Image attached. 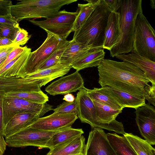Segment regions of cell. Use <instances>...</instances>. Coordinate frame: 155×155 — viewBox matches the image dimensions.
Instances as JSON below:
<instances>
[{
	"label": "cell",
	"mask_w": 155,
	"mask_h": 155,
	"mask_svg": "<svg viewBox=\"0 0 155 155\" xmlns=\"http://www.w3.org/2000/svg\"><path fill=\"white\" fill-rule=\"evenodd\" d=\"M75 101L77 105V116L82 123L89 124L92 128L105 129L111 131L108 127L98 121L94 103L85 87L79 90Z\"/></svg>",
	"instance_id": "cell-10"
},
{
	"label": "cell",
	"mask_w": 155,
	"mask_h": 155,
	"mask_svg": "<svg viewBox=\"0 0 155 155\" xmlns=\"http://www.w3.org/2000/svg\"><path fill=\"white\" fill-rule=\"evenodd\" d=\"M18 28L0 25V31L2 36L12 41L14 40L15 38Z\"/></svg>",
	"instance_id": "cell-34"
},
{
	"label": "cell",
	"mask_w": 155,
	"mask_h": 155,
	"mask_svg": "<svg viewBox=\"0 0 155 155\" xmlns=\"http://www.w3.org/2000/svg\"><path fill=\"white\" fill-rule=\"evenodd\" d=\"M103 48H96L88 51L71 65L72 68L79 71L86 68L97 66L104 58Z\"/></svg>",
	"instance_id": "cell-21"
},
{
	"label": "cell",
	"mask_w": 155,
	"mask_h": 155,
	"mask_svg": "<svg viewBox=\"0 0 155 155\" xmlns=\"http://www.w3.org/2000/svg\"><path fill=\"white\" fill-rule=\"evenodd\" d=\"M98 89L123 108L127 107L136 109L146 104L144 97L134 95L108 86L102 87Z\"/></svg>",
	"instance_id": "cell-14"
},
{
	"label": "cell",
	"mask_w": 155,
	"mask_h": 155,
	"mask_svg": "<svg viewBox=\"0 0 155 155\" xmlns=\"http://www.w3.org/2000/svg\"><path fill=\"white\" fill-rule=\"evenodd\" d=\"M78 14L75 12L59 11L54 15L41 21L28 19L32 24L58 37L61 40H66L69 34L73 31L74 24Z\"/></svg>",
	"instance_id": "cell-6"
},
{
	"label": "cell",
	"mask_w": 155,
	"mask_h": 155,
	"mask_svg": "<svg viewBox=\"0 0 155 155\" xmlns=\"http://www.w3.org/2000/svg\"><path fill=\"white\" fill-rule=\"evenodd\" d=\"M86 4H78V14L76 18L73 31L79 29L83 25L91 13L100 3L101 0H87Z\"/></svg>",
	"instance_id": "cell-26"
},
{
	"label": "cell",
	"mask_w": 155,
	"mask_h": 155,
	"mask_svg": "<svg viewBox=\"0 0 155 155\" xmlns=\"http://www.w3.org/2000/svg\"><path fill=\"white\" fill-rule=\"evenodd\" d=\"M120 36L119 13L112 12L108 19L103 48L110 51L117 42Z\"/></svg>",
	"instance_id": "cell-19"
},
{
	"label": "cell",
	"mask_w": 155,
	"mask_h": 155,
	"mask_svg": "<svg viewBox=\"0 0 155 155\" xmlns=\"http://www.w3.org/2000/svg\"><path fill=\"white\" fill-rule=\"evenodd\" d=\"M77 0H24L11 7L12 16L18 22L25 19L52 17L61 8Z\"/></svg>",
	"instance_id": "cell-4"
},
{
	"label": "cell",
	"mask_w": 155,
	"mask_h": 155,
	"mask_svg": "<svg viewBox=\"0 0 155 155\" xmlns=\"http://www.w3.org/2000/svg\"><path fill=\"white\" fill-rule=\"evenodd\" d=\"M28 48L27 46H18L15 48L6 57L5 60L0 65V69L24 52Z\"/></svg>",
	"instance_id": "cell-33"
},
{
	"label": "cell",
	"mask_w": 155,
	"mask_h": 155,
	"mask_svg": "<svg viewBox=\"0 0 155 155\" xmlns=\"http://www.w3.org/2000/svg\"><path fill=\"white\" fill-rule=\"evenodd\" d=\"M3 121L5 127L9 120L18 113L28 112L21 104L19 98L3 96L2 101Z\"/></svg>",
	"instance_id": "cell-25"
},
{
	"label": "cell",
	"mask_w": 155,
	"mask_h": 155,
	"mask_svg": "<svg viewBox=\"0 0 155 155\" xmlns=\"http://www.w3.org/2000/svg\"><path fill=\"white\" fill-rule=\"evenodd\" d=\"M57 131H46L28 127L5 138V141L9 147L33 146L46 148L47 142Z\"/></svg>",
	"instance_id": "cell-7"
},
{
	"label": "cell",
	"mask_w": 155,
	"mask_h": 155,
	"mask_svg": "<svg viewBox=\"0 0 155 155\" xmlns=\"http://www.w3.org/2000/svg\"><path fill=\"white\" fill-rule=\"evenodd\" d=\"M0 36L2 37V34H1V32L0 31Z\"/></svg>",
	"instance_id": "cell-46"
},
{
	"label": "cell",
	"mask_w": 155,
	"mask_h": 155,
	"mask_svg": "<svg viewBox=\"0 0 155 155\" xmlns=\"http://www.w3.org/2000/svg\"><path fill=\"white\" fill-rule=\"evenodd\" d=\"M86 89L91 100L115 109L122 110L124 108L112 98L101 92L98 88L94 87L90 89L86 88Z\"/></svg>",
	"instance_id": "cell-29"
},
{
	"label": "cell",
	"mask_w": 155,
	"mask_h": 155,
	"mask_svg": "<svg viewBox=\"0 0 155 155\" xmlns=\"http://www.w3.org/2000/svg\"><path fill=\"white\" fill-rule=\"evenodd\" d=\"M13 41L8 38L0 36V45H7L12 44Z\"/></svg>",
	"instance_id": "cell-42"
},
{
	"label": "cell",
	"mask_w": 155,
	"mask_h": 155,
	"mask_svg": "<svg viewBox=\"0 0 155 155\" xmlns=\"http://www.w3.org/2000/svg\"><path fill=\"white\" fill-rule=\"evenodd\" d=\"M53 110L55 112L77 114V104L75 101L71 102L64 101Z\"/></svg>",
	"instance_id": "cell-31"
},
{
	"label": "cell",
	"mask_w": 155,
	"mask_h": 155,
	"mask_svg": "<svg viewBox=\"0 0 155 155\" xmlns=\"http://www.w3.org/2000/svg\"><path fill=\"white\" fill-rule=\"evenodd\" d=\"M137 155H155V149L149 143L132 133L124 135Z\"/></svg>",
	"instance_id": "cell-27"
},
{
	"label": "cell",
	"mask_w": 155,
	"mask_h": 155,
	"mask_svg": "<svg viewBox=\"0 0 155 155\" xmlns=\"http://www.w3.org/2000/svg\"><path fill=\"white\" fill-rule=\"evenodd\" d=\"M107 139L117 155H137L124 136L116 133L106 134Z\"/></svg>",
	"instance_id": "cell-23"
},
{
	"label": "cell",
	"mask_w": 155,
	"mask_h": 155,
	"mask_svg": "<svg viewBox=\"0 0 155 155\" xmlns=\"http://www.w3.org/2000/svg\"><path fill=\"white\" fill-rule=\"evenodd\" d=\"M84 80L79 71L62 77L53 82L45 90L50 95L65 94L84 88Z\"/></svg>",
	"instance_id": "cell-12"
},
{
	"label": "cell",
	"mask_w": 155,
	"mask_h": 155,
	"mask_svg": "<svg viewBox=\"0 0 155 155\" xmlns=\"http://www.w3.org/2000/svg\"><path fill=\"white\" fill-rule=\"evenodd\" d=\"M135 65L144 73L151 85H155V62L140 56L133 52L128 54H122L115 57Z\"/></svg>",
	"instance_id": "cell-17"
},
{
	"label": "cell",
	"mask_w": 155,
	"mask_h": 155,
	"mask_svg": "<svg viewBox=\"0 0 155 155\" xmlns=\"http://www.w3.org/2000/svg\"><path fill=\"white\" fill-rule=\"evenodd\" d=\"M132 52L155 61V31L143 12L135 21Z\"/></svg>",
	"instance_id": "cell-5"
},
{
	"label": "cell",
	"mask_w": 155,
	"mask_h": 155,
	"mask_svg": "<svg viewBox=\"0 0 155 155\" xmlns=\"http://www.w3.org/2000/svg\"><path fill=\"white\" fill-rule=\"evenodd\" d=\"M98 83L136 96L144 97L151 86L144 72L127 61L104 59L97 66Z\"/></svg>",
	"instance_id": "cell-1"
},
{
	"label": "cell",
	"mask_w": 155,
	"mask_h": 155,
	"mask_svg": "<svg viewBox=\"0 0 155 155\" xmlns=\"http://www.w3.org/2000/svg\"><path fill=\"white\" fill-rule=\"evenodd\" d=\"M46 32L47 37L43 43L29 55L25 68V78L37 71L63 41L54 35Z\"/></svg>",
	"instance_id": "cell-8"
},
{
	"label": "cell",
	"mask_w": 155,
	"mask_h": 155,
	"mask_svg": "<svg viewBox=\"0 0 155 155\" xmlns=\"http://www.w3.org/2000/svg\"><path fill=\"white\" fill-rule=\"evenodd\" d=\"M75 114L54 112L48 116L39 118L28 127L46 131H54L71 127L78 119Z\"/></svg>",
	"instance_id": "cell-11"
},
{
	"label": "cell",
	"mask_w": 155,
	"mask_h": 155,
	"mask_svg": "<svg viewBox=\"0 0 155 155\" xmlns=\"http://www.w3.org/2000/svg\"><path fill=\"white\" fill-rule=\"evenodd\" d=\"M12 5L11 1L0 0V16H11V9Z\"/></svg>",
	"instance_id": "cell-35"
},
{
	"label": "cell",
	"mask_w": 155,
	"mask_h": 155,
	"mask_svg": "<svg viewBox=\"0 0 155 155\" xmlns=\"http://www.w3.org/2000/svg\"><path fill=\"white\" fill-rule=\"evenodd\" d=\"M96 48L87 46L72 39L70 41L64 50L59 63L66 65H71L90 50Z\"/></svg>",
	"instance_id": "cell-20"
},
{
	"label": "cell",
	"mask_w": 155,
	"mask_h": 155,
	"mask_svg": "<svg viewBox=\"0 0 155 155\" xmlns=\"http://www.w3.org/2000/svg\"><path fill=\"white\" fill-rule=\"evenodd\" d=\"M31 36V35H28L26 30L19 27L12 44L17 47L24 45L28 42Z\"/></svg>",
	"instance_id": "cell-32"
},
{
	"label": "cell",
	"mask_w": 155,
	"mask_h": 155,
	"mask_svg": "<svg viewBox=\"0 0 155 155\" xmlns=\"http://www.w3.org/2000/svg\"><path fill=\"white\" fill-rule=\"evenodd\" d=\"M150 5L151 6L152 9H154L155 8V0H150Z\"/></svg>",
	"instance_id": "cell-44"
},
{
	"label": "cell",
	"mask_w": 155,
	"mask_h": 155,
	"mask_svg": "<svg viewBox=\"0 0 155 155\" xmlns=\"http://www.w3.org/2000/svg\"><path fill=\"white\" fill-rule=\"evenodd\" d=\"M63 99L66 101L71 102H74L75 101V98L72 94L68 93L65 94L64 96Z\"/></svg>",
	"instance_id": "cell-43"
},
{
	"label": "cell",
	"mask_w": 155,
	"mask_h": 155,
	"mask_svg": "<svg viewBox=\"0 0 155 155\" xmlns=\"http://www.w3.org/2000/svg\"><path fill=\"white\" fill-rule=\"evenodd\" d=\"M85 144L82 135L50 149L46 155H84Z\"/></svg>",
	"instance_id": "cell-16"
},
{
	"label": "cell",
	"mask_w": 155,
	"mask_h": 155,
	"mask_svg": "<svg viewBox=\"0 0 155 155\" xmlns=\"http://www.w3.org/2000/svg\"><path fill=\"white\" fill-rule=\"evenodd\" d=\"M144 98L148 101L149 104L155 106V85H151L144 96Z\"/></svg>",
	"instance_id": "cell-37"
},
{
	"label": "cell",
	"mask_w": 155,
	"mask_h": 155,
	"mask_svg": "<svg viewBox=\"0 0 155 155\" xmlns=\"http://www.w3.org/2000/svg\"><path fill=\"white\" fill-rule=\"evenodd\" d=\"M31 49L27 48L15 58L0 69V76L25 78V67Z\"/></svg>",
	"instance_id": "cell-18"
},
{
	"label": "cell",
	"mask_w": 155,
	"mask_h": 155,
	"mask_svg": "<svg viewBox=\"0 0 155 155\" xmlns=\"http://www.w3.org/2000/svg\"><path fill=\"white\" fill-rule=\"evenodd\" d=\"M5 97L21 98L31 101L43 104L48 101V97L41 90L30 92H11L5 93Z\"/></svg>",
	"instance_id": "cell-28"
},
{
	"label": "cell",
	"mask_w": 155,
	"mask_h": 155,
	"mask_svg": "<svg viewBox=\"0 0 155 155\" xmlns=\"http://www.w3.org/2000/svg\"><path fill=\"white\" fill-rule=\"evenodd\" d=\"M4 94L0 92V134L3 136L4 127L3 121L2 101Z\"/></svg>",
	"instance_id": "cell-40"
},
{
	"label": "cell",
	"mask_w": 155,
	"mask_h": 155,
	"mask_svg": "<svg viewBox=\"0 0 155 155\" xmlns=\"http://www.w3.org/2000/svg\"><path fill=\"white\" fill-rule=\"evenodd\" d=\"M112 11L104 0L94 9L73 39L87 46L103 48L108 17Z\"/></svg>",
	"instance_id": "cell-2"
},
{
	"label": "cell",
	"mask_w": 155,
	"mask_h": 155,
	"mask_svg": "<svg viewBox=\"0 0 155 155\" xmlns=\"http://www.w3.org/2000/svg\"><path fill=\"white\" fill-rule=\"evenodd\" d=\"M84 132L82 129L71 127L57 131L50 138L46 144V148L51 149L63 143L82 135Z\"/></svg>",
	"instance_id": "cell-24"
},
{
	"label": "cell",
	"mask_w": 155,
	"mask_h": 155,
	"mask_svg": "<svg viewBox=\"0 0 155 155\" xmlns=\"http://www.w3.org/2000/svg\"><path fill=\"white\" fill-rule=\"evenodd\" d=\"M70 41L63 40L49 58L39 68L38 70L45 69L59 63V61Z\"/></svg>",
	"instance_id": "cell-30"
},
{
	"label": "cell",
	"mask_w": 155,
	"mask_h": 155,
	"mask_svg": "<svg viewBox=\"0 0 155 155\" xmlns=\"http://www.w3.org/2000/svg\"><path fill=\"white\" fill-rule=\"evenodd\" d=\"M142 0H121L119 13L120 36L117 42L109 51L111 57L132 51L135 22L142 12Z\"/></svg>",
	"instance_id": "cell-3"
},
{
	"label": "cell",
	"mask_w": 155,
	"mask_h": 155,
	"mask_svg": "<svg viewBox=\"0 0 155 155\" xmlns=\"http://www.w3.org/2000/svg\"><path fill=\"white\" fill-rule=\"evenodd\" d=\"M72 68L71 66L58 63L48 68L38 71L29 74L25 78H44L50 82L67 74Z\"/></svg>",
	"instance_id": "cell-22"
},
{
	"label": "cell",
	"mask_w": 155,
	"mask_h": 155,
	"mask_svg": "<svg viewBox=\"0 0 155 155\" xmlns=\"http://www.w3.org/2000/svg\"><path fill=\"white\" fill-rule=\"evenodd\" d=\"M49 82L44 78H27L0 76V92H11L39 91L41 87Z\"/></svg>",
	"instance_id": "cell-9"
},
{
	"label": "cell",
	"mask_w": 155,
	"mask_h": 155,
	"mask_svg": "<svg viewBox=\"0 0 155 155\" xmlns=\"http://www.w3.org/2000/svg\"><path fill=\"white\" fill-rule=\"evenodd\" d=\"M0 25L17 28L19 27L18 22L12 15L0 16Z\"/></svg>",
	"instance_id": "cell-36"
},
{
	"label": "cell",
	"mask_w": 155,
	"mask_h": 155,
	"mask_svg": "<svg viewBox=\"0 0 155 155\" xmlns=\"http://www.w3.org/2000/svg\"><path fill=\"white\" fill-rule=\"evenodd\" d=\"M112 12H117L121 6V0H104Z\"/></svg>",
	"instance_id": "cell-39"
},
{
	"label": "cell",
	"mask_w": 155,
	"mask_h": 155,
	"mask_svg": "<svg viewBox=\"0 0 155 155\" xmlns=\"http://www.w3.org/2000/svg\"><path fill=\"white\" fill-rule=\"evenodd\" d=\"M16 47H17L12 44L7 45H0V59L6 57Z\"/></svg>",
	"instance_id": "cell-38"
},
{
	"label": "cell",
	"mask_w": 155,
	"mask_h": 155,
	"mask_svg": "<svg viewBox=\"0 0 155 155\" xmlns=\"http://www.w3.org/2000/svg\"><path fill=\"white\" fill-rule=\"evenodd\" d=\"M84 155H117L102 129L92 128L85 144Z\"/></svg>",
	"instance_id": "cell-13"
},
{
	"label": "cell",
	"mask_w": 155,
	"mask_h": 155,
	"mask_svg": "<svg viewBox=\"0 0 155 155\" xmlns=\"http://www.w3.org/2000/svg\"><path fill=\"white\" fill-rule=\"evenodd\" d=\"M40 117L39 114L36 113L22 112L17 114L6 125L3 136L6 138L28 127Z\"/></svg>",
	"instance_id": "cell-15"
},
{
	"label": "cell",
	"mask_w": 155,
	"mask_h": 155,
	"mask_svg": "<svg viewBox=\"0 0 155 155\" xmlns=\"http://www.w3.org/2000/svg\"><path fill=\"white\" fill-rule=\"evenodd\" d=\"M6 57L0 59V65L5 60Z\"/></svg>",
	"instance_id": "cell-45"
},
{
	"label": "cell",
	"mask_w": 155,
	"mask_h": 155,
	"mask_svg": "<svg viewBox=\"0 0 155 155\" xmlns=\"http://www.w3.org/2000/svg\"><path fill=\"white\" fill-rule=\"evenodd\" d=\"M7 145L4 136L0 134V155H3Z\"/></svg>",
	"instance_id": "cell-41"
}]
</instances>
